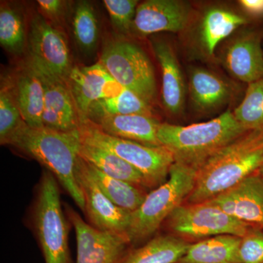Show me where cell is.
<instances>
[{"instance_id":"30","label":"cell","mask_w":263,"mask_h":263,"mask_svg":"<svg viewBox=\"0 0 263 263\" xmlns=\"http://www.w3.org/2000/svg\"><path fill=\"white\" fill-rule=\"evenodd\" d=\"M24 121L12 89L11 80H2L0 90V143L6 144L11 135Z\"/></svg>"},{"instance_id":"22","label":"cell","mask_w":263,"mask_h":263,"mask_svg":"<svg viewBox=\"0 0 263 263\" xmlns=\"http://www.w3.org/2000/svg\"><path fill=\"white\" fill-rule=\"evenodd\" d=\"M241 238L221 235L191 243L176 263H240Z\"/></svg>"},{"instance_id":"1","label":"cell","mask_w":263,"mask_h":263,"mask_svg":"<svg viewBox=\"0 0 263 263\" xmlns=\"http://www.w3.org/2000/svg\"><path fill=\"white\" fill-rule=\"evenodd\" d=\"M263 163V129L247 131L218 150L197 169L195 185L184 203H199L257 174Z\"/></svg>"},{"instance_id":"5","label":"cell","mask_w":263,"mask_h":263,"mask_svg":"<svg viewBox=\"0 0 263 263\" xmlns=\"http://www.w3.org/2000/svg\"><path fill=\"white\" fill-rule=\"evenodd\" d=\"M59 181L45 169L32 206V226L46 263H72L69 248L70 224L63 212Z\"/></svg>"},{"instance_id":"24","label":"cell","mask_w":263,"mask_h":263,"mask_svg":"<svg viewBox=\"0 0 263 263\" xmlns=\"http://www.w3.org/2000/svg\"><path fill=\"white\" fill-rule=\"evenodd\" d=\"M190 245L165 233L156 235L144 245L132 247L122 263H176Z\"/></svg>"},{"instance_id":"12","label":"cell","mask_w":263,"mask_h":263,"mask_svg":"<svg viewBox=\"0 0 263 263\" xmlns=\"http://www.w3.org/2000/svg\"><path fill=\"white\" fill-rule=\"evenodd\" d=\"M76 179L84 197V212L89 224L97 229L120 235L129 240L131 213L109 200L90 174L86 162L80 157L76 162Z\"/></svg>"},{"instance_id":"16","label":"cell","mask_w":263,"mask_h":263,"mask_svg":"<svg viewBox=\"0 0 263 263\" xmlns=\"http://www.w3.org/2000/svg\"><path fill=\"white\" fill-rule=\"evenodd\" d=\"M66 81L75 100L81 122L87 119L93 103L115 96L124 89L100 62L86 67L73 66Z\"/></svg>"},{"instance_id":"19","label":"cell","mask_w":263,"mask_h":263,"mask_svg":"<svg viewBox=\"0 0 263 263\" xmlns=\"http://www.w3.org/2000/svg\"><path fill=\"white\" fill-rule=\"evenodd\" d=\"M187 89L194 108L202 113L222 108L234 95V88L230 82L200 67L189 69Z\"/></svg>"},{"instance_id":"23","label":"cell","mask_w":263,"mask_h":263,"mask_svg":"<svg viewBox=\"0 0 263 263\" xmlns=\"http://www.w3.org/2000/svg\"><path fill=\"white\" fill-rule=\"evenodd\" d=\"M78 155L110 177L122 180L148 191L151 190L149 185L141 173L111 152L83 143L80 140Z\"/></svg>"},{"instance_id":"9","label":"cell","mask_w":263,"mask_h":263,"mask_svg":"<svg viewBox=\"0 0 263 263\" xmlns=\"http://www.w3.org/2000/svg\"><path fill=\"white\" fill-rule=\"evenodd\" d=\"M256 23L242 12L212 5L194 12L186 33V46L193 56L207 62L216 61L218 46L238 29Z\"/></svg>"},{"instance_id":"13","label":"cell","mask_w":263,"mask_h":263,"mask_svg":"<svg viewBox=\"0 0 263 263\" xmlns=\"http://www.w3.org/2000/svg\"><path fill=\"white\" fill-rule=\"evenodd\" d=\"M65 212L76 231V263H122L132 248L129 240L97 229L67 204H65Z\"/></svg>"},{"instance_id":"27","label":"cell","mask_w":263,"mask_h":263,"mask_svg":"<svg viewBox=\"0 0 263 263\" xmlns=\"http://www.w3.org/2000/svg\"><path fill=\"white\" fill-rule=\"evenodd\" d=\"M74 37L79 48L90 53L96 48L100 36V26L94 7L87 1L76 4L72 19Z\"/></svg>"},{"instance_id":"11","label":"cell","mask_w":263,"mask_h":263,"mask_svg":"<svg viewBox=\"0 0 263 263\" xmlns=\"http://www.w3.org/2000/svg\"><path fill=\"white\" fill-rule=\"evenodd\" d=\"M26 62L42 81L45 94L43 127L62 133L79 130L80 117L66 79L53 73L32 57H29Z\"/></svg>"},{"instance_id":"29","label":"cell","mask_w":263,"mask_h":263,"mask_svg":"<svg viewBox=\"0 0 263 263\" xmlns=\"http://www.w3.org/2000/svg\"><path fill=\"white\" fill-rule=\"evenodd\" d=\"M233 113L246 130L263 129V79L248 84L245 98Z\"/></svg>"},{"instance_id":"28","label":"cell","mask_w":263,"mask_h":263,"mask_svg":"<svg viewBox=\"0 0 263 263\" xmlns=\"http://www.w3.org/2000/svg\"><path fill=\"white\" fill-rule=\"evenodd\" d=\"M27 43L25 27L20 13L8 5L0 7V44L13 54L23 53Z\"/></svg>"},{"instance_id":"17","label":"cell","mask_w":263,"mask_h":263,"mask_svg":"<svg viewBox=\"0 0 263 263\" xmlns=\"http://www.w3.org/2000/svg\"><path fill=\"white\" fill-rule=\"evenodd\" d=\"M207 202L249 226L263 230V178L258 174Z\"/></svg>"},{"instance_id":"8","label":"cell","mask_w":263,"mask_h":263,"mask_svg":"<svg viewBox=\"0 0 263 263\" xmlns=\"http://www.w3.org/2000/svg\"><path fill=\"white\" fill-rule=\"evenodd\" d=\"M100 63L114 80L152 104L157 97V83L152 62L136 43L112 40L104 46Z\"/></svg>"},{"instance_id":"21","label":"cell","mask_w":263,"mask_h":263,"mask_svg":"<svg viewBox=\"0 0 263 263\" xmlns=\"http://www.w3.org/2000/svg\"><path fill=\"white\" fill-rule=\"evenodd\" d=\"M93 123L110 136L146 146H162L157 137L161 122L155 116L144 114L110 116L101 118Z\"/></svg>"},{"instance_id":"31","label":"cell","mask_w":263,"mask_h":263,"mask_svg":"<svg viewBox=\"0 0 263 263\" xmlns=\"http://www.w3.org/2000/svg\"><path fill=\"white\" fill-rule=\"evenodd\" d=\"M103 4L108 11L114 28L124 35L132 33L137 8L139 5L138 1L104 0Z\"/></svg>"},{"instance_id":"2","label":"cell","mask_w":263,"mask_h":263,"mask_svg":"<svg viewBox=\"0 0 263 263\" xmlns=\"http://www.w3.org/2000/svg\"><path fill=\"white\" fill-rule=\"evenodd\" d=\"M79 143L78 130L62 133L45 127H31L24 122L5 145L13 146L42 164L84 212V197L76 179Z\"/></svg>"},{"instance_id":"10","label":"cell","mask_w":263,"mask_h":263,"mask_svg":"<svg viewBox=\"0 0 263 263\" xmlns=\"http://www.w3.org/2000/svg\"><path fill=\"white\" fill-rule=\"evenodd\" d=\"M221 63L227 71L247 85L263 79V22L239 29L221 51Z\"/></svg>"},{"instance_id":"7","label":"cell","mask_w":263,"mask_h":263,"mask_svg":"<svg viewBox=\"0 0 263 263\" xmlns=\"http://www.w3.org/2000/svg\"><path fill=\"white\" fill-rule=\"evenodd\" d=\"M251 227L210 202L183 203L161 227L165 234L190 243L221 235L243 237Z\"/></svg>"},{"instance_id":"18","label":"cell","mask_w":263,"mask_h":263,"mask_svg":"<svg viewBox=\"0 0 263 263\" xmlns=\"http://www.w3.org/2000/svg\"><path fill=\"white\" fill-rule=\"evenodd\" d=\"M152 47L162 72L164 108L171 115H180L184 108L187 89L177 57L172 46L165 40H153Z\"/></svg>"},{"instance_id":"3","label":"cell","mask_w":263,"mask_h":263,"mask_svg":"<svg viewBox=\"0 0 263 263\" xmlns=\"http://www.w3.org/2000/svg\"><path fill=\"white\" fill-rule=\"evenodd\" d=\"M247 132L228 110L209 122L187 126L161 123L157 137L175 162L197 171L213 154Z\"/></svg>"},{"instance_id":"25","label":"cell","mask_w":263,"mask_h":263,"mask_svg":"<svg viewBox=\"0 0 263 263\" xmlns=\"http://www.w3.org/2000/svg\"><path fill=\"white\" fill-rule=\"evenodd\" d=\"M86 164L90 174L102 191L117 206L131 214L141 206L148 195V190L110 177L87 162Z\"/></svg>"},{"instance_id":"26","label":"cell","mask_w":263,"mask_h":263,"mask_svg":"<svg viewBox=\"0 0 263 263\" xmlns=\"http://www.w3.org/2000/svg\"><path fill=\"white\" fill-rule=\"evenodd\" d=\"M144 114L153 115L152 104L130 90L124 88L115 96L95 102L88 112L87 119L95 122L98 119L110 116Z\"/></svg>"},{"instance_id":"35","label":"cell","mask_w":263,"mask_h":263,"mask_svg":"<svg viewBox=\"0 0 263 263\" xmlns=\"http://www.w3.org/2000/svg\"><path fill=\"white\" fill-rule=\"evenodd\" d=\"M257 174L263 178V163L262 164V165H261V167H259L258 173H257Z\"/></svg>"},{"instance_id":"33","label":"cell","mask_w":263,"mask_h":263,"mask_svg":"<svg viewBox=\"0 0 263 263\" xmlns=\"http://www.w3.org/2000/svg\"><path fill=\"white\" fill-rule=\"evenodd\" d=\"M37 4L41 14L48 22L61 24L65 18L68 2L62 0H38Z\"/></svg>"},{"instance_id":"20","label":"cell","mask_w":263,"mask_h":263,"mask_svg":"<svg viewBox=\"0 0 263 263\" xmlns=\"http://www.w3.org/2000/svg\"><path fill=\"white\" fill-rule=\"evenodd\" d=\"M12 89L22 119L31 127H43L44 89L42 81L25 62L11 80Z\"/></svg>"},{"instance_id":"14","label":"cell","mask_w":263,"mask_h":263,"mask_svg":"<svg viewBox=\"0 0 263 263\" xmlns=\"http://www.w3.org/2000/svg\"><path fill=\"white\" fill-rule=\"evenodd\" d=\"M27 43L29 57L53 73L67 79L73 67L67 40L63 33L42 15H34L31 19Z\"/></svg>"},{"instance_id":"6","label":"cell","mask_w":263,"mask_h":263,"mask_svg":"<svg viewBox=\"0 0 263 263\" xmlns=\"http://www.w3.org/2000/svg\"><path fill=\"white\" fill-rule=\"evenodd\" d=\"M81 142L111 152L133 166L146 180L151 190L168 179L175 163L174 155L164 146H148L107 134L90 120L81 122L79 128Z\"/></svg>"},{"instance_id":"32","label":"cell","mask_w":263,"mask_h":263,"mask_svg":"<svg viewBox=\"0 0 263 263\" xmlns=\"http://www.w3.org/2000/svg\"><path fill=\"white\" fill-rule=\"evenodd\" d=\"M240 263H263V230L249 228L241 237L239 247Z\"/></svg>"},{"instance_id":"4","label":"cell","mask_w":263,"mask_h":263,"mask_svg":"<svg viewBox=\"0 0 263 263\" xmlns=\"http://www.w3.org/2000/svg\"><path fill=\"white\" fill-rule=\"evenodd\" d=\"M196 170L175 162L168 179L151 190L138 210L132 213L128 238L132 247L144 245L160 230L176 208L182 205L195 185Z\"/></svg>"},{"instance_id":"15","label":"cell","mask_w":263,"mask_h":263,"mask_svg":"<svg viewBox=\"0 0 263 263\" xmlns=\"http://www.w3.org/2000/svg\"><path fill=\"white\" fill-rule=\"evenodd\" d=\"M191 5L181 0H148L138 5L132 32L146 37L158 32H183L193 18Z\"/></svg>"},{"instance_id":"34","label":"cell","mask_w":263,"mask_h":263,"mask_svg":"<svg viewBox=\"0 0 263 263\" xmlns=\"http://www.w3.org/2000/svg\"><path fill=\"white\" fill-rule=\"evenodd\" d=\"M242 13L255 22H263V0H240Z\"/></svg>"}]
</instances>
